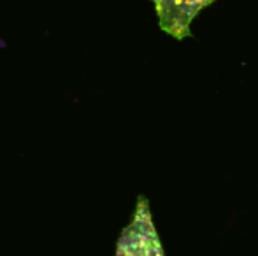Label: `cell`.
Instances as JSON below:
<instances>
[{
  "label": "cell",
  "mask_w": 258,
  "mask_h": 256,
  "mask_svg": "<svg viewBox=\"0 0 258 256\" xmlns=\"http://www.w3.org/2000/svg\"><path fill=\"white\" fill-rule=\"evenodd\" d=\"M114 256H165L150 202L144 195H139L132 219L119 233Z\"/></svg>",
  "instance_id": "obj_1"
},
{
  "label": "cell",
  "mask_w": 258,
  "mask_h": 256,
  "mask_svg": "<svg viewBox=\"0 0 258 256\" xmlns=\"http://www.w3.org/2000/svg\"><path fill=\"white\" fill-rule=\"evenodd\" d=\"M158 18L160 30L184 41L191 35V25L197 16L216 0H151Z\"/></svg>",
  "instance_id": "obj_2"
}]
</instances>
